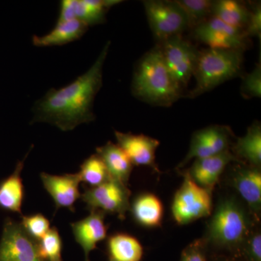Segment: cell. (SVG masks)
<instances>
[{"mask_svg":"<svg viewBox=\"0 0 261 261\" xmlns=\"http://www.w3.org/2000/svg\"><path fill=\"white\" fill-rule=\"evenodd\" d=\"M111 42L106 43L93 65L84 74L61 89H51L36 102L32 123L43 122L63 132L93 121V104L102 87V70Z\"/></svg>","mask_w":261,"mask_h":261,"instance_id":"6da1fadb","label":"cell"},{"mask_svg":"<svg viewBox=\"0 0 261 261\" xmlns=\"http://www.w3.org/2000/svg\"><path fill=\"white\" fill-rule=\"evenodd\" d=\"M250 211L234 197L220 201L204 238L209 250L240 258L242 247L253 230Z\"/></svg>","mask_w":261,"mask_h":261,"instance_id":"7a4b0ae2","label":"cell"},{"mask_svg":"<svg viewBox=\"0 0 261 261\" xmlns=\"http://www.w3.org/2000/svg\"><path fill=\"white\" fill-rule=\"evenodd\" d=\"M181 90L170 74L159 46L137 63L132 83L136 97L153 106L168 107L179 99Z\"/></svg>","mask_w":261,"mask_h":261,"instance_id":"3957f363","label":"cell"},{"mask_svg":"<svg viewBox=\"0 0 261 261\" xmlns=\"http://www.w3.org/2000/svg\"><path fill=\"white\" fill-rule=\"evenodd\" d=\"M243 63V51L209 47L199 50L193 74L196 85L188 97H198L238 76Z\"/></svg>","mask_w":261,"mask_h":261,"instance_id":"277c9868","label":"cell"},{"mask_svg":"<svg viewBox=\"0 0 261 261\" xmlns=\"http://www.w3.org/2000/svg\"><path fill=\"white\" fill-rule=\"evenodd\" d=\"M184 181L173 197L171 211L173 219L180 225H186L211 216L212 193L199 186L186 172Z\"/></svg>","mask_w":261,"mask_h":261,"instance_id":"5b68a950","label":"cell"},{"mask_svg":"<svg viewBox=\"0 0 261 261\" xmlns=\"http://www.w3.org/2000/svg\"><path fill=\"white\" fill-rule=\"evenodd\" d=\"M143 5L151 30L160 42L181 35L189 28L186 15L176 1L147 0Z\"/></svg>","mask_w":261,"mask_h":261,"instance_id":"8992f818","label":"cell"},{"mask_svg":"<svg viewBox=\"0 0 261 261\" xmlns=\"http://www.w3.org/2000/svg\"><path fill=\"white\" fill-rule=\"evenodd\" d=\"M159 47L173 80L181 89L186 87L193 76L199 50L181 35L170 38Z\"/></svg>","mask_w":261,"mask_h":261,"instance_id":"52a82bcc","label":"cell"},{"mask_svg":"<svg viewBox=\"0 0 261 261\" xmlns=\"http://www.w3.org/2000/svg\"><path fill=\"white\" fill-rule=\"evenodd\" d=\"M130 195L127 185L111 178L99 186L86 190L81 197L88 210L116 214L124 219L130 208Z\"/></svg>","mask_w":261,"mask_h":261,"instance_id":"ba28073f","label":"cell"},{"mask_svg":"<svg viewBox=\"0 0 261 261\" xmlns=\"http://www.w3.org/2000/svg\"><path fill=\"white\" fill-rule=\"evenodd\" d=\"M0 261H44L38 243L31 238L21 224L8 219L0 240Z\"/></svg>","mask_w":261,"mask_h":261,"instance_id":"9c48e42d","label":"cell"},{"mask_svg":"<svg viewBox=\"0 0 261 261\" xmlns=\"http://www.w3.org/2000/svg\"><path fill=\"white\" fill-rule=\"evenodd\" d=\"M195 39L213 49L243 51L248 45V38L243 31L233 28L211 16L193 29Z\"/></svg>","mask_w":261,"mask_h":261,"instance_id":"30bf717a","label":"cell"},{"mask_svg":"<svg viewBox=\"0 0 261 261\" xmlns=\"http://www.w3.org/2000/svg\"><path fill=\"white\" fill-rule=\"evenodd\" d=\"M232 132L229 127L214 125L197 130L192 135L190 148L178 168L185 167L192 160L217 155L228 150Z\"/></svg>","mask_w":261,"mask_h":261,"instance_id":"8fae6325","label":"cell"},{"mask_svg":"<svg viewBox=\"0 0 261 261\" xmlns=\"http://www.w3.org/2000/svg\"><path fill=\"white\" fill-rule=\"evenodd\" d=\"M121 3L120 0H63L57 23L76 20L88 27L102 24L110 8Z\"/></svg>","mask_w":261,"mask_h":261,"instance_id":"7c38bea8","label":"cell"},{"mask_svg":"<svg viewBox=\"0 0 261 261\" xmlns=\"http://www.w3.org/2000/svg\"><path fill=\"white\" fill-rule=\"evenodd\" d=\"M231 186L234 187L246 202L247 208L255 219H258L261 209L260 168L238 165L231 176Z\"/></svg>","mask_w":261,"mask_h":261,"instance_id":"4fadbf2b","label":"cell"},{"mask_svg":"<svg viewBox=\"0 0 261 261\" xmlns=\"http://www.w3.org/2000/svg\"><path fill=\"white\" fill-rule=\"evenodd\" d=\"M234 162L242 163L228 149L217 155L195 160L186 173L199 186L212 193L225 169Z\"/></svg>","mask_w":261,"mask_h":261,"instance_id":"5bb4252c","label":"cell"},{"mask_svg":"<svg viewBox=\"0 0 261 261\" xmlns=\"http://www.w3.org/2000/svg\"><path fill=\"white\" fill-rule=\"evenodd\" d=\"M43 186L49 194L58 209L68 208L74 211V204L81 197L78 173H67L58 176L42 172L40 174Z\"/></svg>","mask_w":261,"mask_h":261,"instance_id":"9a60e30c","label":"cell"},{"mask_svg":"<svg viewBox=\"0 0 261 261\" xmlns=\"http://www.w3.org/2000/svg\"><path fill=\"white\" fill-rule=\"evenodd\" d=\"M117 145L127 154L135 166H148L157 171L155 152L160 145L159 140L144 135H133L115 132Z\"/></svg>","mask_w":261,"mask_h":261,"instance_id":"2e32d148","label":"cell"},{"mask_svg":"<svg viewBox=\"0 0 261 261\" xmlns=\"http://www.w3.org/2000/svg\"><path fill=\"white\" fill-rule=\"evenodd\" d=\"M105 216L102 211H90V214L85 219L70 224L75 241L83 249L85 261H90V252L97 247L99 242L107 238Z\"/></svg>","mask_w":261,"mask_h":261,"instance_id":"e0dca14e","label":"cell"},{"mask_svg":"<svg viewBox=\"0 0 261 261\" xmlns=\"http://www.w3.org/2000/svg\"><path fill=\"white\" fill-rule=\"evenodd\" d=\"M88 28L86 24L76 20L59 22L45 35L33 36L32 43L38 47L65 45L80 39Z\"/></svg>","mask_w":261,"mask_h":261,"instance_id":"ac0fdd59","label":"cell"},{"mask_svg":"<svg viewBox=\"0 0 261 261\" xmlns=\"http://www.w3.org/2000/svg\"><path fill=\"white\" fill-rule=\"evenodd\" d=\"M111 178L127 185L134 165L129 158L117 144L108 142L96 149Z\"/></svg>","mask_w":261,"mask_h":261,"instance_id":"d6986e66","label":"cell"},{"mask_svg":"<svg viewBox=\"0 0 261 261\" xmlns=\"http://www.w3.org/2000/svg\"><path fill=\"white\" fill-rule=\"evenodd\" d=\"M25 158L18 161L13 173L0 183V207L19 214H21L24 197L21 172Z\"/></svg>","mask_w":261,"mask_h":261,"instance_id":"ffe728a7","label":"cell"},{"mask_svg":"<svg viewBox=\"0 0 261 261\" xmlns=\"http://www.w3.org/2000/svg\"><path fill=\"white\" fill-rule=\"evenodd\" d=\"M232 153L243 164L252 167L261 166V126L260 123H253L243 137H239L233 145Z\"/></svg>","mask_w":261,"mask_h":261,"instance_id":"44dd1931","label":"cell"},{"mask_svg":"<svg viewBox=\"0 0 261 261\" xmlns=\"http://www.w3.org/2000/svg\"><path fill=\"white\" fill-rule=\"evenodd\" d=\"M132 213L139 224L147 227H157L162 223L163 206L157 196L142 194L134 200Z\"/></svg>","mask_w":261,"mask_h":261,"instance_id":"7402d4cb","label":"cell"},{"mask_svg":"<svg viewBox=\"0 0 261 261\" xmlns=\"http://www.w3.org/2000/svg\"><path fill=\"white\" fill-rule=\"evenodd\" d=\"M212 16L233 28L244 31L250 16V8L241 2L220 0L214 3Z\"/></svg>","mask_w":261,"mask_h":261,"instance_id":"603a6c76","label":"cell"},{"mask_svg":"<svg viewBox=\"0 0 261 261\" xmlns=\"http://www.w3.org/2000/svg\"><path fill=\"white\" fill-rule=\"evenodd\" d=\"M110 258L114 261H142L143 247L137 239L126 234L116 233L108 240Z\"/></svg>","mask_w":261,"mask_h":261,"instance_id":"cb8c5ba5","label":"cell"},{"mask_svg":"<svg viewBox=\"0 0 261 261\" xmlns=\"http://www.w3.org/2000/svg\"><path fill=\"white\" fill-rule=\"evenodd\" d=\"M78 173L81 181L91 187L99 186L111 178L106 165L97 154H92L84 161Z\"/></svg>","mask_w":261,"mask_h":261,"instance_id":"d4e9b609","label":"cell"},{"mask_svg":"<svg viewBox=\"0 0 261 261\" xmlns=\"http://www.w3.org/2000/svg\"><path fill=\"white\" fill-rule=\"evenodd\" d=\"M178 5L186 15L189 27L194 29L212 16L214 1L209 0H178Z\"/></svg>","mask_w":261,"mask_h":261,"instance_id":"484cf974","label":"cell"},{"mask_svg":"<svg viewBox=\"0 0 261 261\" xmlns=\"http://www.w3.org/2000/svg\"><path fill=\"white\" fill-rule=\"evenodd\" d=\"M39 254L44 261H63L61 235L56 227L50 228L44 238L37 242Z\"/></svg>","mask_w":261,"mask_h":261,"instance_id":"4316f807","label":"cell"},{"mask_svg":"<svg viewBox=\"0 0 261 261\" xmlns=\"http://www.w3.org/2000/svg\"><path fill=\"white\" fill-rule=\"evenodd\" d=\"M20 224L25 232L37 242L44 238L50 229L49 220L40 214L23 216Z\"/></svg>","mask_w":261,"mask_h":261,"instance_id":"83f0119b","label":"cell"},{"mask_svg":"<svg viewBox=\"0 0 261 261\" xmlns=\"http://www.w3.org/2000/svg\"><path fill=\"white\" fill-rule=\"evenodd\" d=\"M242 261H261V233L260 230H252L240 251Z\"/></svg>","mask_w":261,"mask_h":261,"instance_id":"f1b7e54d","label":"cell"},{"mask_svg":"<svg viewBox=\"0 0 261 261\" xmlns=\"http://www.w3.org/2000/svg\"><path fill=\"white\" fill-rule=\"evenodd\" d=\"M241 94L246 99L260 97L261 65L257 64L250 73L245 75L242 82Z\"/></svg>","mask_w":261,"mask_h":261,"instance_id":"f546056e","label":"cell"},{"mask_svg":"<svg viewBox=\"0 0 261 261\" xmlns=\"http://www.w3.org/2000/svg\"><path fill=\"white\" fill-rule=\"evenodd\" d=\"M209 250L204 238L199 239L184 249L180 261H209Z\"/></svg>","mask_w":261,"mask_h":261,"instance_id":"4dcf8cb0","label":"cell"},{"mask_svg":"<svg viewBox=\"0 0 261 261\" xmlns=\"http://www.w3.org/2000/svg\"><path fill=\"white\" fill-rule=\"evenodd\" d=\"M247 38L261 37V7L260 3H255L250 7V16L245 30Z\"/></svg>","mask_w":261,"mask_h":261,"instance_id":"1f68e13d","label":"cell"},{"mask_svg":"<svg viewBox=\"0 0 261 261\" xmlns=\"http://www.w3.org/2000/svg\"><path fill=\"white\" fill-rule=\"evenodd\" d=\"M209 261H242L238 257L226 255V254L216 253L210 252L209 254Z\"/></svg>","mask_w":261,"mask_h":261,"instance_id":"d6a6232c","label":"cell"},{"mask_svg":"<svg viewBox=\"0 0 261 261\" xmlns=\"http://www.w3.org/2000/svg\"><path fill=\"white\" fill-rule=\"evenodd\" d=\"M109 261H114V260H112V259L110 258Z\"/></svg>","mask_w":261,"mask_h":261,"instance_id":"836d02e7","label":"cell"}]
</instances>
